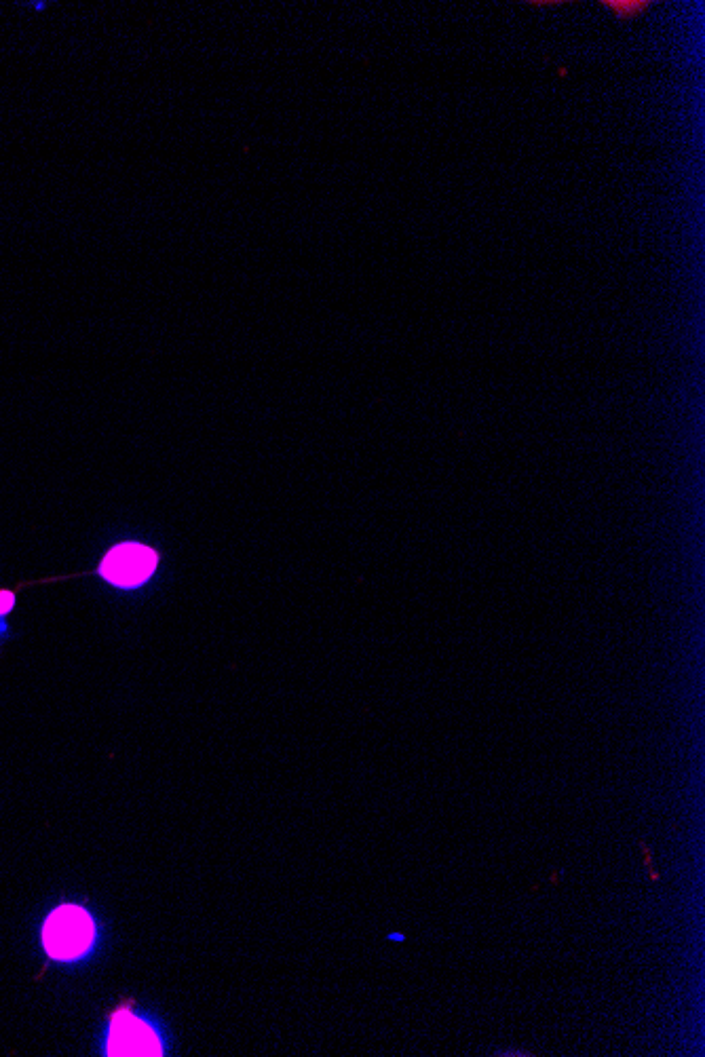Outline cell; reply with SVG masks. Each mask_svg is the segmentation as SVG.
Wrapping results in <instances>:
<instances>
[{
  "label": "cell",
  "instance_id": "obj_1",
  "mask_svg": "<svg viewBox=\"0 0 705 1057\" xmlns=\"http://www.w3.org/2000/svg\"><path fill=\"white\" fill-rule=\"evenodd\" d=\"M95 941V925L93 918L79 906H62L45 922L43 929V944L51 958L64 960H76L85 956Z\"/></svg>",
  "mask_w": 705,
  "mask_h": 1057
},
{
  "label": "cell",
  "instance_id": "obj_2",
  "mask_svg": "<svg viewBox=\"0 0 705 1057\" xmlns=\"http://www.w3.org/2000/svg\"><path fill=\"white\" fill-rule=\"evenodd\" d=\"M106 1055L159 1057L163 1055V1045L159 1041L157 1032L152 1030V1026H148L144 1020H140V1017H136L129 1011H119L112 1015Z\"/></svg>",
  "mask_w": 705,
  "mask_h": 1057
},
{
  "label": "cell",
  "instance_id": "obj_3",
  "mask_svg": "<svg viewBox=\"0 0 705 1057\" xmlns=\"http://www.w3.org/2000/svg\"><path fill=\"white\" fill-rule=\"evenodd\" d=\"M157 568V553L144 545L114 547L102 562V576L117 587H138Z\"/></svg>",
  "mask_w": 705,
  "mask_h": 1057
},
{
  "label": "cell",
  "instance_id": "obj_4",
  "mask_svg": "<svg viewBox=\"0 0 705 1057\" xmlns=\"http://www.w3.org/2000/svg\"><path fill=\"white\" fill-rule=\"evenodd\" d=\"M606 7L619 17H634V15H640L649 5L646 3H615V0H611V3H606Z\"/></svg>",
  "mask_w": 705,
  "mask_h": 1057
},
{
  "label": "cell",
  "instance_id": "obj_5",
  "mask_svg": "<svg viewBox=\"0 0 705 1057\" xmlns=\"http://www.w3.org/2000/svg\"><path fill=\"white\" fill-rule=\"evenodd\" d=\"M640 851H642V855H644V868H646V870H649V878H651L653 882H657V880H659V874H657V872H655V868H653V857H651V849H649V847H646V842H640Z\"/></svg>",
  "mask_w": 705,
  "mask_h": 1057
},
{
  "label": "cell",
  "instance_id": "obj_6",
  "mask_svg": "<svg viewBox=\"0 0 705 1057\" xmlns=\"http://www.w3.org/2000/svg\"><path fill=\"white\" fill-rule=\"evenodd\" d=\"M13 608V595L11 593H0V614H5Z\"/></svg>",
  "mask_w": 705,
  "mask_h": 1057
},
{
  "label": "cell",
  "instance_id": "obj_7",
  "mask_svg": "<svg viewBox=\"0 0 705 1057\" xmlns=\"http://www.w3.org/2000/svg\"><path fill=\"white\" fill-rule=\"evenodd\" d=\"M389 939H393V941H406V935H402V933H391Z\"/></svg>",
  "mask_w": 705,
  "mask_h": 1057
},
{
  "label": "cell",
  "instance_id": "obj_8",
  "mask_svg": "<svg viewBox=\"0 0 705 1057\" xmlns=\"http://www.w3.org/2000/svg\"><path fill=\"white\" fill-rule=\"evenodd\" d=\"M28 7H32V9H45L47 5H45V3H30Z\"/></svg>",
  "mask_w": 705,
  "mask_h": 1057
}]
</instances>
